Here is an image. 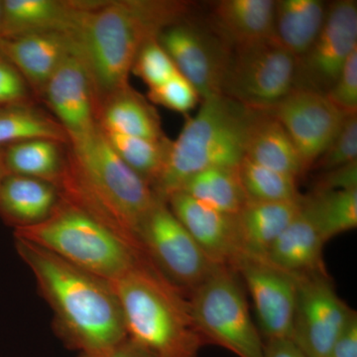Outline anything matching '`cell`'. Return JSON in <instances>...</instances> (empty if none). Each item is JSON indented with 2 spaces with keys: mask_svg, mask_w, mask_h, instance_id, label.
<instances>
[{
  "mask_svg": "<svg viewBox=\"0 0 357 357\" xmlns=\"http://www.w3.org/2000/svg\"><path fill=\"white\" fill-rule=\"evenodd\" d=\"M328 4L321 0H279L273 39L296 59L309 51L323 29Z\"/></svg>",
  "mask_w": 357,
  "mask_h": 357,
  "instance_id": "cell-24",
  "label": "cell"
},
{
  "mask_svg": "<svg viewBox=\"0 0 357 357\" xmlns=\"http://www.w3.org/2000/svg\"><path fill=\"white\" fill-rule=\"evenodd\" d=\"M6 174V167H4L3 164V150L0 148V181Z\"/></svg>",
  "mask_w": 357,
  "mask_h": 357,
  "instance_id": "cell-41",
  "label": "cell"
},
{
  "mask_svg": "<svg viewBox=\"0 0 357 357\" xmlns=\"http://www.w3.org/2000/svg\"><path fill=\"white\" fill-rule=\"evenodd\" d=\"M66 145L35 139L7 145L3 164L7 174L38 178L58 187L64 170Z\"/></svg>",
  "mask_w": 357,
  "mask_h": 357,
  "instance_id": "cell-26",
  "label": "cell"
},
{
  "mask_svg": "<svg viewBox=\"0 0 357 357\" xmlns=\"http://www.w3.org/2000/svg\"><path fill=\"white\" fill-rule=\"evenodd\" d=\"M166 202L208 259L218 266L230 268L238 255L234 215L220 213L183 192H174Z\"/></svg>",
  "mask_w": 357,
  "mask_h": 357,
  "instance_id": "cell-17",
  "label": "cell"
},
{
  "mask_svg": "<svg viewBox=\"0 0 357 357\" xmlns=\"http://www.w3.org/2000/svg\"><path fill=\"white\" fill-rule=\"evenodd\" d=\"M77 357H155L151 352L143 349L130 338H126L121 344L115 345L107 351L98 354H79Z\"/></svg>",
  "mask_w": 357,
  "mask_h": 357,
  "instance_id": "cell-39",
  "label": "cell"
},
{
  "mask_svg": "<svg viewBox=\"0 0 357 357\" xmlns=\"http://www.w3.org/2000/svg\"><path fill=\"white\" fill-rule=\"evenodd\" d=\"M73 53H79L76 43L61 34H29L0 40V55L39 95L61 63Z\"/></svg>",
  "mask_w": 357,
  "mask_h": 357,
  "instance_id": "cell-18",
  "label": "cell"
},
{
  "mask_svg": "<svg viewBox=\"0 0 357 357\" xmlns=\"http://www.w3.org/2000/svg\"><path fill=\"white\" fill-rule=\"evenodd\" d=\"M131 72L139 77L149 89L161 86L178 73L158 38L150 40L141 48Z\"/></svg>",
  "mask_w": 357,
  "mask_h": 357,
  "instance_id": "cell-32",
  "label": "cell"
},
{
  "mask_svg": "<svg viewBox=\"0 0 357 357\" xmlns=\"http://www.w3.org/2000/svg\"><path fill=\"white\" fill-rule=\"evenodd\" d=\"M302 208L314 222L324 241L357 227V188L312 192L303 197Z\"/></svg>",
  "mask_w": 357,
  "mask_h": 357,
  "instance_id": "cell-29",
  "label": "cell"
},
{
  "mask_svg": "<svg viewBox=\"0 0 357 357\" xmlns=\"http://www.w3.org/2000/svg\"><path fill=\"white\" fill-rule=\"evenodd\" d=\"M35 139L56 141L64 145L70 141L57 119L29 102L0 107V147Z\"/></svg>",
  "mask_w": 357,
  "mask_h": 357,
  "instance_id": "cell-28",
  "label": "cell"
},
{
  "mask_svg": "<svg viewBox=\"0 0 357 357\" xmlns=\"http://www.w3.org/2000/svg\"><path fill=\"white\" fill-rule=\"evenodd\" d=\"M273 0H222L211 13L210 26L234 47L273 39Z\"/></svg>",
  "mask_w": 357,
  "mask_h": 357,
  "instance_id": "cell-20",
  "label": "cell"
},
{
  "mask_svg": "<svg viewBox=\"0 0 357 357\" xmlns=\"http://www.w3.org/2000/svg\"><path fill=\"white\" fill-rule=\"evenodd\" d=\"M264 357H306L291 340L264 342Z\"/></svg>",
  "mask_w": 357,
  "mask_h": 357,
  "instance_id": "cell-40",
  "label": "cell"
},
{
  "mask_svg": "<svg viewBox=\"0 0 357 357\" xmlns=\"http://www.w3.org/2000/svg\"><path fill=\"white\" fill-rule=\"evenodd\" d=\"M243 277L268 340H291L297 301V276L259 258L237 256L230 266Z\"/></svg>",
  "mask_w": 357,
  "mask_h": 357,
  "instance_id": "cell-14",
  "label": "cell"
},
{
  "mask_svg": "<svg viewBox=\"0 0 357 357\" xmlns=\"http://www.w3.org/2000/svg\"><path fill=\"white\" fill-rule=\"evenodd\" d=\"M190 4L172 0L98 1L77 37V50L93 82L98 114L109 98L128 88L143 46L185 20Z\"/></svg>",
  "mask_w": 357,
  "mask_h": 357,
  "instance_id": "cell-3",
  "label": "cell"
},
{
  "mask_svg": "<svg viewBox=\"0 0 357 357\" xmlns=\"http://www.w3.org/2000/svg\"><path fill=\"white\" fill-rule=\"evenodd\" d=\"M123 314L128 338L155 357H198L206 344L182 289L149 260L109 282Z\"/></svg>",
  "mask_w": 357,
  "mask_h": 357,
  "instance_id": "cell-4",
  "label": "cell"
},
{
  "mask_svg": "<svg viewBox=\"0 0 357 357\" xmlns=\"http://www.w3.org/2000/svg\"><path fill=\"white\" fill-rule=\"evenodd\" d=\"M325 96L345 114H357V48L347 59L337 82Z\"/></svg>",
  "mask_w": 357,
  "mask_h": 357,
  "instance_id": "cell-35",
  "label": "cell"
},
{
  "mask_svg": "<svg viewBox=\"0 0 357 357\" xmlns=\"http://www.w3.org/2000/svg\"><path fill=\"white\" fill-rule=\"evenodd\" d=\"M14 237L29 241L103 280L121 278L148 260L86 211L61 198L46 220L14 229Z\"/></svg>",
  "mask_w": 357,
  "mask_h": 357,
  "instance_id": "cell-6",
  "label": "cell"
},
{
  "mask_svg": "<svg viewBox=\"0 0 357 357\" xmlns=\"http://www.w3.org/2000/svg\"><path fill=\"white\" fill-rule=\"evenodd\" d=\"M323 237L301 208L268 251L265 260L294 275L326 273L323 260Z\"/></svg>",
  "mask_w": 357,
  "mask_h": 357,
  "instance_id": "cell-23",
  "label": "cell"
},
{
  "mask_svg": "<svg viewBox=\"0 0 357 357\" xmlns=\"http://www.w3.org/2000/svg\"><path fill=\"white\" fill-rule=\"evenodd\" d=\"M2 1H0V40L2 39Z\"/></svg>",
  "mask_w": 357,
  "mask_h": 357,
  "instance_id": "cell-42",
  "label": "cell"
},
{
  "mask_svg": "<svg viewBox=\"0 0 357 357\" xmlns=\"http://www.w3.org/2000/svg\"><path fill=\"white\" fill-rule=\"evenodd\" d=\"M357 48V2L338 0L328 4L325 24L302 57L296 59L293 89L326 95Z\"/></svg>",
  "mask_w": 357,
  "mask_h": 357,
  "instance_id": "cell-12",
  "label": "cell"
},
{
  "mask_svg": "<svg viewBox=\"0 0 357 357\" xmlns=\"http://www.w3.org/2000/svg\"><path fill=\"white\" fill-rule=\"evenodd\" d=\"M98 1L3 0L2 39L29 34H61L77 45L89 11Z\"/></svg>",
  "mask_w": 357,
  "mask_h": 357,
  "instance_id": "cell-16",
  "label": "cell"
},
{
  "mask_svg": "<svg viewBox=\"0 0 357 357\" xmlns=\"http://www.w3.org/2000/svg\"><path fill=\"white\" fill-rule=\"evenodd\" d=\"M41 96L70 141L84 137L98 128L95 89L79 53L70 54L61 63L45 84Z\"/></svg>",
  "mask_w": 357,
  "mask_h": 357,
  "instance_id": "cell-15",
  "label": "cell"
},
{
  "mask_svg": "<svg viewBox=\"0 0 357 357\" xmlns=\"http://www.w3.org/2000/svg\"><path fill=\"white\" fill-rule=\"evenodd\" d=\"M268 112L287 130L305 172L328 149L349 116L325 95L304 89H292Z\"/></svg>",
  "mask_w": 357,
  "mask_h": 357,
  "instance_id": "cell-13",
  "label": "cell"
},
{
  "mask_svg": "<svg viewBox=\"0 0 357 357\" xmlns=\"http://www.w3.org/2000/svg\"><path fill=\"white\" fill-rule=\"evenodd\" d=\"M148 98L150 102L181 114L191 112L201 100L196 89L178 73L161 86L149 89Z\"/></svg>",
  "mask_w": 357,
  "mask_h": 357,
  "instance_id": "cell-34",
  "label": "cell"
},
{
  "mask_svg": "<svg viewBox=\"0 0 357 357\" xmlns=\"http://www.w3.org/2000/svg\"><path fill=\"white\" fill-rule=\"evenodd\" d=\"M238 175L248 202L282 203L302 198L297 178L268 169L246 157L239 164Z\"/></svg>",
  "mask_w": 357,
  "mask_h": 357,
  "instance_id": "cell-31",
  "label": "cell"
},
{
  "mask_svg": "<svg viewBox=\"0 0 357 357\" xmlns=\"http://www.w3.org/2000/svg\"><path fill=\"white\" fill-rule=\"evenodd\" d=\"M357 188V161L332 170L324 171L312 192L340 191Z\"/></svg>",
  "mask_w": 357,
  "mask_h": 357,
  "instance_id": "cell-37",
  "label": "cell"
},
{
  "mask_svg": "<svg viewBox=\"0 0 357 357\" xmlns=\"http://www.w3.org/2000/svg\"><path fill=\"white\" fill-rule=\"evenodd\" d=\"M15 248L53 312L55 332L68 347L79 354H98L128 337L109 282L29 241L15 238Z\"/></svg>",
  "mask_w": 357,
  "mask_h": 357,
  "instance_id": "cell-2",
  "label": "cell"
},
{
  "mask_svg": "<svg viewBox=\"0 0 357 357\" xmlns=\"http://www.w3.org/2000/svg\"><path fill=\"white\" fill-rule=\"evenodd\" d=\"M296 58L274 39L234 47L222 96L248 109L270 110L293 89Z\"/></svg>",
  "mask_w": 357,
  "mask_h": 357,
  "instance_id": "cell-8",
  "label": "cell"
},
{
  "mask_svg": "<svg viewBox=\"0 0 357 357\" xmlns=\"http://www.w3.org/2000/svg\"><path fill=\"white\" fill-rule=\"evenodd\" d=\"M28 84L20 73L0 55V107L28 102Z\"/></svg>",
  "mask_w": 357,
  "mask_h": 357,
  "instance_id": "cell-36",
  "label": "cell"
},
{
  "mask_svg": "<svg viewBox=\"0 0 357 357\" xmlns=\"http://www.w3.org/2000/svg\"><path fill=\"white\" fill-rule=\"evenodd\" d=\"M255 109L223 96L202 100L176 140H171L159 178L152 187L162 201L195 174L210 168H238L245 156L246 134Z\"/></svg>",
  "mask_w": 357,
  "mask_h": 357,
  "instance_id": "cell-5",
  "label": "cell"
},
{
  "mask_svg": "<svg viewBox=\"0 0 357 357\" xmlns=\"http://www.w3.org/2000/svg\"><path fill=\"white\" fill-rule=\"evenodd\" d=\"M139 241L147 259L182 290L192 291L218 266L160 199L141 225Z\"/></svg>",
  "mask_w": 357,
  "mask_h": 357,
  "instance_id": "cell-9",
  "label": "cell"
},
{
  "mask_svg": "<svg viewBox=\"0 0 357 357\" xmlns=\"http://www.w3.org/2000/svg\"><path fill=\"white\" fill-rule=\"evenodd\" d=\"M292 338L306 357H328L356 311L338 297L326 273L296 275Z\"/></svg>",
  "mask_w": 357,
  "mask_h": 357,
  "instance_id": "cell-10",
  "label": "cell"
},
{
  "mask_svg": "<svg viewBox=\"0 0 357 357\" xmlns=\"http://www.w3.org/2000/svg\"><path fill=\"white\" fill-rule=\"evenodd\" d=\"M105 134L117 156L150 187H153L165 164L171 140L167 137L149 139L121 134Z\"/></svg>",
  "mask_w": 357,
  "mask_h": 357,
  "instance_id": "cell-30",
  "label": "cell"
},
{
  "mask_svg": "<svg viewBox=\"0 0 357 357\" xmlns=\"http://www.w3.org/2000/svg\"><path fill=\"white\" fill-rule=\"evenodd\" d=\"M158 41L202 100L222 96L232 48L210 25L180 21L160 33Z\"/></svg>",
  "mask_w": 357,
  "mask_h": 357,
  "instance_id": "cell-11",
  "label": "cell"
},
{
  "mask_svg": "<svg viewBox=\"0 0 357 357\" xmlns=\"http://www.w3.org/2000/svg\"><path fill=\"white\" fill-rule=\"evenodd\" d=\"M59 199L57 188L38 178L6 174L0 181V217L14 229L43 222Z\"/></svg>",
  "mask_w": 357,
  "mask_h": 357,
  "instance_id": "cell-22",
  "label": "cell"
},
{
  "mask_svg": "<svg viewBox=\"0 0 357 357\" xmlns=\"http://www.w3.org/2000/svg\"><path fill=\"white\" fill-rule=\"evenodd\" d=\"M302 198L282 203L248 202L234 215L237 256L265 259L275 241L300 213Z\"/></svg>",
  "mask_w": 357,
  "mask_h": 357,
  "instance_id": "cell-19",
  "label": "cell"
},
{
  "mask_svg": "<svg viewBox=\"0 0 357 357\" xmlns=\"http://www.w3.org/2000/svg\"><path fill=\"white\" fill-rule=\"evenodd\" d=\"M328 357H357L356 312L338 335Z\"/></svg>",
  "mask_w": 357,
  "mask_h": 357,
  "instance_id": "cell-38",
  "label": "cell"
},
{
  "mask_svg": "<svg viewBox=\"0 0 357 357\" xmlns=\"http://www.w3.org/2000/svg\"><path fill=\"white\" fill-rule=\"evenodd\" d=\"M57 189L61 198L81 208L141 255L139 232L156 195L115 153L100 126L65 146Z\"/></svg>",
  "mask_w": 357,
  "mask_h": 357,
  "instance_id": "cell-1",
  "label": "cell"
},
{
  "mask_svg": "<svg viewBox=\"0 0 357 357\" xmlns=\"http://www.w3.org/2000/svg\"><path fill=\"white\" fill-rule=\"evenodd\" d=\"M98 123L107 133L149 139L166 137L157 110L130 86L103 103Z\"/></svg>",
  "mask_w": 357,
  "mask_h": 357,
  "instance_id": "cell-25",
  "label": "cell"
},
{
  "mask_svg": "<svg viewBox=\"0 0 357 357\" xmlns=\"http://www.w3.org/2000/svg\"><path fill=\"white\" fill-rule=\"evenodd\" d=\"M189 303L206 344L220 345L238 357H264V342L231 268L215 267L192 289Z\"/></svg>",
  "mask_w": 357,
  "mask_h": 357,
  "instance_id": "cell-7",
  "label": "cell"
},
{
  "mask_svg": "<svg viewBox=\"0 0 357 357\" xmlns=\"http://www.w3.org/2000/svg\"><path fill=\"white\" fill-rule=\"evenodd\" d=\"M177 192L229 215H237L248 203L238 168L206 169L188 178Z\"/></svg>",
  "mask_w": 357,
  "mask_h": 357,
  "instance_id": "cell-27",
  "label": "cell"
},
{
  "mask_svg": "<svg viewBox=\"0 0 357 357\" xmlns=\"http://www.w3.org/2000/svg\"><path fill=\"white\" fill-rule=\"evenodd\" d=\"M244 157L297 178L306 173L287 130L268 110L253 112L246 134Z\"/></svg>",
  "mask_w": 357,
  "mask_h": 357,
  "instance_id": "cell-21",
  "label": "cell"
},
{
  "mask_svg": "<svg viewBox=\"0 0 357 357\" xmlns=\"http://www.w3.org/2000/svg\"><path fill=\"white\" fill-rule=\"evenodd\" d=\"M357 161V114L349 115L337 137L312 169L328 171Z\"/></svg>",
  "mask_w": 357,
  "mask_h": 357,
  "instance_id": "cell-33",
  "label": "cell"
}]
</instances>
